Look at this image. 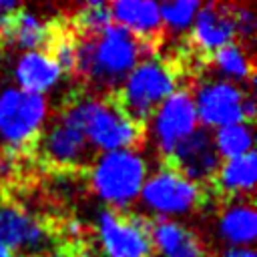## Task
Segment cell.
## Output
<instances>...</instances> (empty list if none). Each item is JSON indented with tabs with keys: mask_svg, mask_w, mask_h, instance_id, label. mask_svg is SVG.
Here are the masks:
<instances>
[{
	"mask_svg": "<svg viewBox=\"0 0 257 257\" xmlns=\"http://www.w3.org/2000/svg\"><path fill=\"white\" fill-rule=\"evenodd\" d=\"M143 54L151 58L153 52L126 28L112 22L96 36L76 38L74 74L88 82L94 94H110L118 90Z\"/></svg>",
	"mask_w": 257,
	"mask_h": 257,
	"instance_id": "obj_1",
	"label": "cell"
},
{
	"mask_svg": "<svg viewBox=\"0 0 257 257\" xmlns=\"http://www.w3.org/2000/svg\"><path fill=\"white\" fill-rule=\"evenodd\" d=\"M58 120L82 133L94 151H133L145 139V128L120 110L112 92L72 96Z\"/></svg>",
	"mask_w": 257,
	"mask_h": 257,
	"instance_id": "obj_2",
	"label": "cell"
},
{
	"mask_svg": "<svg viewBox=\"0 0 257 257\" xmlns=\"http://www.w3.org/2000/svg\"><path fill=\"white\" fill-rule=\"evenodd\" d=\"M177 66L161 58L141 60L112 92L120 110L139 126L147 128L155 110L177 90Z\"/></svg>",
	"mask_w": 257,
	"mask_h": 257,
	"instance_id": "obj_3",
	"label": "cell"
},
{
	"mask_svg": "<svg viewBox=\"0 0 257 257\" xmlns=\"http://www.w3.org/2000/svg\"><path fill=\"white\" fill-rule=\"evenodd\" d=\"M147 179V163L137 151L102 153L90 167L92 191L116 211H124L141 193Z\"/></svg>",
	"mask_w": 257,
	"mask_h": 257,
	"instance_id": "obj_4",
	"label": "cell"
},
{
	"mask_svg": "<svg viewBox=\"0 0 257 257\" xmlns=\"http://www.w3.org/2000/svg\"><path fill=\"white\" fill-rule=\"evenodd\" d=\"M48 114L42 94L26 92L16 86L0 92V139L14 151L32 149Z\"/></svg>",
	"mask_w": 257,
	"mask_h": 257,
	"instance_id": "obj_5",
	"label": "cell"
},
{
	"mask_svg": "<svg viewBox=\"0 0 257 257\" xmlns=\"http://www.w3.org/2000/svg\"><path fill=\"white\" fill-rule=\"evenodd\" d=\"M139 197L159 217L185 215L207 205L209 187H201L175 169L163 165L149 181H145Z\"/></svg>",
	"mask_w": 257,
	"mask_h": 257,
	"instance_id": "obj_6",
	"label": "cell"
},
{
	"mask_svg": "<svg viewBox=\"0 0 257 257\" xmlns=\"http://www.w3.org/2000/svg\"><path fill=\"white\" fill-rule=\"evenodd\" d=\"M98 237L108 257H153L151 221L137 213L102 209Z\"/></svg>",
	"mask_w": 257,
	"mask_h": 257,
	"instance_id": "obj_7",
	"label": "cell"
},
{
	"mask_svg": "<svg viewBox=\"0 0 257 257\" xmlns=\"http://www.w3.org/2000/svg\"><path fill=\"white\" fill-rule=\"evenodd\" d=\"M0 243L16 257H40L56 247L52 225L14 203L0 207Z\"/></svg>",
	"mask_w": 257,
	"mask_h": 257,
	"instance_id": "obj_8",
	"label": "cell"
},
{
	"mask_svg": "<svg viewBox=\"0 0 257 257\" xmlns=\"http://www.w3.org/2000/svg\"><path fill=\"white\" fill-rule=\"evenodd\" d=\"M40 161L58 171H86L96 161V151L76 128L60 122L58 118L40 133L34 147Z\"/></svg>",
	"mask_w": 257,
	"mask_h": 257,
	"instance_id": "obj_9",
	"label": "cell"
},
{
	"mask_svg": "<svg viewBox=\"0 0 257 257\" xmlns=\"http://www.w3.org/2000/svg\"><path fill=\"white\" fill-rule=\"evenodd\" d=\"M195 100L187 88H177L153 114V131L161 155L167 159L195 128H197Z\"/></svg>",
	"mask_w": 257,
	"mask_h": 257,
	"instance_id": "obj_10",
	"label": "cell"
},
{
	"mask_svg": "<svg viewBox=\"0 0 257 257\" xmlns=\"http://www.w3.org/2000/svg\"><path fill=\"white\" fill-rule=\"evenodd\" d=\"M163 165L175 169L177 173H181L183 177L201 187H209L221 167V157L217 155L213 135L209 133V128L201 126L195 128L165 159Z\"/></svg>",
	"mask_w": 257,
	"mask_h": 257,
	"instance_id": "obj_11",
	"label": "cell"
},
{
	"mask_svg": "<svg viewBox=\"0 0 257 257\" xmlns=\"http://www.w3.org/2000/svg\"><path fill=\"white\" fill-rule=\"evenodd\" d=\"M249 92H243L231 80H211L203 82L195 94L197 118L203 128H221L235 122H245L243 104Z\"/></svg>",
	"mask_w": 257,
	"mask_h": 257,
	"instance_id": "obj_12",
	"label": "cell"
},
{
	"mask_svg": "<svg viewBox=\"0 0 257 257\" xmlns=\"http://www.w3.org/2000/svg\"><path fill=\"white\" fill-rule=\"evenodd\" d=\"M191 30V44L195 50L211 58L219 48L235 42V24L231 16V4H201Z\"/></svg>",
	"mask_w": 257,
	"mask_h": 257,
	"instance_id": "obj_13",
	"label": "cell"
},
{
	"mask_svg": "<svg viewBox=\"0 0 257 257\" xmlns=\"http://www.w3.org/2000/svg\"><path fill=\"white\" fill-rule=\"evenodd\" d=\"M112 22L126 28L145 48L153 52V48L161 42L163 36V20L159 12V4L147 0H120L108 4Z\"/></svg>",
	"mask_w": 257,
	"mask_h": 257,
	"instance_id": "obj_14",
	"label": "cell"
},
{
	"mask_svg": "<svg viewBox=\"0 0 257 257\" xmlns=\"http://www.w3.org/2000/svg\"><path fill=\"white\" fill-rule=\"evenodd\" d=\"M151 243L153 253L161 257H205V247L197 233L167 217L151 221Z\"/></svg>",
	"mask_w": 257,
	"mask_h": 257,
	"instance_id": "obj_15",
	"label": "cell"
},
{
	"mask_svg": "<svg viewBox=\"0 0 257 257\" xmlns=\"http://www.w3.org/2000/svg\"><path fill=\"white\" fill-rule=\"evenodd\" d=\"M255 179H257V155L255 151L237 157V159H229L225 161L213 183L211 189L213 193L221 195L227 201H235V199H251V193L255 189Z\"/></svg>",
	"mask_w": 257,
	"mask_h": 257,
	"instance_id": "obj_16",
	"label": "cell"
},
{
	"mask_svg": "<svg viewBox=\"0 0 257 257\" xmlns=\"http://www.w3.org/2000/svg\"><path fill=\"white\" fill-rule=\"evenodd\" d=\"M14 76H16L20 90L42 94L58 84L62 70L58 68V64L48 52L32 50V52H24L18 58Z\"/></svg>",
	"mask_w": 257,
	"mask_h": 257,
	"instance_id": "obj_17",
	"label": "cell"
},
{
	"mask_svg": "<svg viewBox=\"0 0 257 257\" xmlns=\"http://www.w3.org/2000/svg\"><path fill=\"white\" fill-rule=\"evenodd\" d=\"M219 235L231 247H249L257 235V215L251 199L231 201L219 219Z\"/></svg>",
	"mask_w": 257,
	"mask_h": 257,
	"instance_id": "obj_18",
	"label": "cell"
},
{
	"mask_svg": "<svg viewBox=\"0 0 257 257\" xmlns=\"http://www.w3.org/2000/svg\"><path fill=\"white\" fill-rule=\"evenodd\" d=\"M52 32H54V22H44L34 12H28L22 8L20 12L14 14L10 26L2 36V42L16 44L20 48H26L28 52L32 50L46 52Z\"/></svg>",
	"mask_w": 257,
	"mask_h": 257,
	"instance_id": "obj_19",
	"label": "cell"
},
{
	"mask_svg": "<svg viewBox=\"0 0 257 257\" xmlns=\"http://www.w3.org/2000/svg\"><path fill=\"white\" fill-rule=\"evenodd\" d=\"M217 155L225 161L243 157L253 151V124L247 122H235L217 128L213 137Z\"/></svg>",
	"mask_w": 257,
	"mask_h": 257,
	"instance_id": "obj_20",
	"label": "cell"
},
{
	"mask_svg": "<svg viewBox=\"0 0 257 257\" xmlns=\"http://www.w3.org/2000/svg\"><path fill=\"white\" fill-rule=\"evenodd\" d=\"M110 24H112V16H110L108 4L100 2V0H92V2H86L76 8V12L72 14V30L70 32L76 38H90V36L100 34Z\"/></svg>",
	"mask_w": 257,
	"mask_h": 257,
	"instance_id": "obj_21",
	"label": "cell"
},
{
	"mask_svg": "<svg viewBox=\"0 0 257 257\" xmlns=\"http://www.w3.org/2000/svg\"><path fill=\"white\" fill-rule=\"evenodd\" d=\"M211 60L223 74H227L235 80L253 82V76H255L253 58L241 42H231V44L219 48L215 54H211Z\"/></svg>",
	"mask_w": 257,
	"mask_h": 257,
	"instance_id": "obj_22",
	"label": "cell"
},
{
	"mask_svg": "<svg viewBox=\"0 0 257 257\" xmlns=\"http://www.w3.org/2000/svg\"><path fill=\"white\" fill-rule=\"evenodd\" d=\"M201 8V2L197 0H175V2H165L159 6L163 26L171 30H185L193 24L197 12Z\"/></svg>",
	"mask_w": 257,
	"mask_h": 257,
	"instance_id": "obj_23",
	"label": "cell"
},
{
	"mask_svg": "<svg viewBox=\"0 0 257 257\" xmlns=\"http://www.w3.org/2000/svg\"><path fill=\"white\" fill-rule=\"evenodd\" d=\"M231 16H233V24H235V34L239 40H253L255 28H257V18L253 14V10H249L247 6L241 4H231Z\"/></svg>",
	"mask_w": 257,
	"mask_h": 257,
	"instance_id": "obj_24",
	"label": "cell"
},
{
	"mask_svg": "<svg viewBox=\"0 0 257 257\" xmlns=\"http://www.w3.org/2000/svg\"><path fill=\"white\" fill-rule=\"evenodd\" d=\"M40 257H86L82 253V249L78 247H68V245H56L54 249H50L48 253L40 255Z\"/></svg>",
	"mask_w": 257,
	"mask_h": 257,
	"instance_id": "obj_25",
	"label": "cell"
},
{
	"mask_svg": "<svg viewBox=\"0 0 257 257\" xmlns=\"http://www.w3.org/2000/svg\"><path fill=\"white\" fill-rule=\"evenodd\" d=\"M219 257H257L251 247H229Z\"/></svg>",
	"mask_w": 257,
	"mask_h": 257,
	"instance_id": "obj_26",
	"label": "cell"
},
{
	"mask_svg": "<svg viewBox=\"0 0 257 257\" xmlns=\"http://www.w3.org/2000/svg\"><path fill=\"white\" fill-rule=\"evenodd\" d=\"M0 257H16V255H14L12 251H8V249H6V247L0 243Z\"/></svg>",
	"mask_w": 257,
	"mask_h": 257,
	"instance_id": "obj_27",
	"label": "cell"
}]
</instances>
